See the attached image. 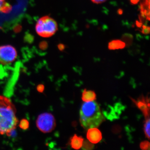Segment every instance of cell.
<instances>
[{"label": "cell", "instance_id": "7c38bea8", "mask_svg": "<svg viewBox=\"0 0 150 150\" xmlns=\"http://www.w3.org/2000/svg\"><path fill=\"white\" fill-rule=\"evenodd\" d=\"M150 118H146L144 124V132L146 137L150 139Z\"/></svg>", "mask_w": 150, "mask_h": 150}, {"label": "cell", "instance_id": "277c9868", "mask_svg": "<svg viewBox=\"0 0 150 150\" xmlns=\"http://www.w3.org/2000/svg\"><path fill=\"white\" fill-rule=\"evenodd\" d=\"M38 129L44 133L51 132L55 129L56 122L54 115L48 112L41 113L36 120Z\"/></svg>", "mask_w": 150, "mask_h": 150}, {"label": "cell", "instance_id": "ffe728a7", "mask_svg": "<svg viewBox=\"0 0 150 150\" xmlns=\"http://www.w3.org/2000/svg\"><path fill=\"white\" fill-rule=\"evenodd\" d=\"M139 0H130V2L131 4L136 5L139 3Z\"/></svg>", "mask_w": 150, "mask_h": 150}, {"label": "cell", "instance_id": "3957f363", "mask_svg": "<svg viewBox=\"0 0 150 150\" xmlns=\"http://www.w3.org/2000/svg\"><path fill=\"white\" fill-rule=\"evenodd\" d=\"M35 29L39 36L43 38L50 37L54 35L58 30V24L55 20L46 16L38 20Z\"/></svg>", "mask_w": 150, "mask_h": 150}, {"label": "cell", "instance_id": "ac0fdd59", "mask_svg": "<svg viewBox=\"0 0 150 150\" xmlns=\"http://www.w3.org/2000/svg\"><path fill=\"white\" fill-rule=\"evenodd\" d=\"M150 30V27L146 26V25H144L142 27V30L141 31V32L143 34H148L149 33Z\"/></svg>", "mask_w": 150, "mask_h": 150}, {"label": "cell", "instance_id": "8fae6325", "mask_svg": "<svg viewBox=\"0 0 150 150\" xmlns=\"http://www.w3.org/2000/svg\"><path fill=\"white\" fill-rule=\"evenodd\" d=\"M126 44L123 41L119 40H112L108 43V48L110 50L123 49Z\"/></svg>", "mask_w": 150, "mask_h": 150}, {"label": "cell", "instance_id": "30bf717a", "mask_svg": "<svg viewBox=\"0 0 150 150\" xmlns=\"http://www.w3.org/2000/svg\"><path fill=\"white\" fill-rule=\"evenodd\" d=\"M141 13L143 18L146 17L147 19L150 20V0H146L141 4Z\"/></svg>", "mask_w": 150, "mask_h": 150}, {"label": "cell", "instance_id": "4fadbf2b", "mask_svg": "<svg viewBox=\"0 0 150 150\" xmlns=\"http://www.w3.org/2000/svg\"><path fill=\"white\" fill-rule=\"evenodd\" d=\"M81 148L83 150H92L94 148V145L88 140H84Z\"/></svg>", "mask_w": 150, "mask_h": 150}, {"label": "cell", "instance_id": "44dd1931", "mask_svg": "<svg viewBox=\"0 0 150 150\" xmlns=\"http://www.w3.org/2000/svg\"><path fill=\"white\" fill-rule=\"evenodd\" d=\"M43 85H40L39 86H38L37 87V89L38 91L39 92H41L43 91Z\"/></svg>", "mask_w": 150, "mask_h": 150}, {"label": "cell", "instance_id": "6da1fadb", "mask_svg": "<svg viewBox=\"0 0 150 150\" xmlns=\"http://www.w3.org/2000/svg\"><path fill=\"white\" fill-rule=\"evenodd\" d=\"M16 109L10 100L0 96V134L10 136L18 123Z\"/></svg>", "mask_w": 150, "mask_h": 150}, {"label": "cell", "instance_id": "5b68a950", "mask_svg": "<svg viewBox=\"0 0 150 150\" xmlns=\"http://www.w3.org/2000/svg\"><path fill=\"white\" fill-rule=\"evenodd\" d=\"M17 57V52L13 46L10 45L0 46V64L6 65L11 64Z\"/></svg>", "mask_w": 150, "mask_h": 150}, {"label": "cell", "instance_id": "cb8c5ba5", "mask_svg": "<svg viewBox=\"0 0 150 150\" xmlns=\"http://www.w3.org/2000/svg\"><path fill=\"white\" fill-rule=\"evenodd\" d=\"M1 1H5V0H0Z\"/></svg>", "mask_w": 150, "mask_h": 150}, {"label": "cell", "instance_id": "603a6c76", "mask_svg": "<svg viewBox=\"0 0 150 150\" xmlns=\"http://www.w3.org/2000/svg\"><path fill=\"white\" fill-rule=\"evenodd\" d=\"M65 47L63 45H60V47H59V48H60V50H63V49H64V48Z\"/></svg>", "mask_w": 150, "mask_h": 150}, {"label": "cell", "instance_id": "52a82bcc", "mask_svg": "<svg viewBox=\"0 0 150 150\" xmlns=\"http://www.w3.org/2000/svg\"><path fill=\"white\" fill-rule=\"evenodd\" d=\"M88 130L87 138L91 143L93 144H97L102 140V134L99 129L96 128H93Z\"/></svg>", "mask_w": 150, "mask_h": 150}, {"label": "cell", "instance_id": "7402d4cb", "mask_svg": "<svg viewBox=\"0 0 150 150\" xmlns=\"http://www.w3.org/2000/svg\"><path fill=\"white\" fill-rule=\"evenodd\" d=\"M123 11L122 9H119L118 11V13L119 14V15L122 14L123 13Z\"/></svg>", "mask_w": 150, "mask_h": 150}, {"label": "cell", "instance_id": "2e32d148", "mask_svg": "<svg viewBox=\"0 0 150 150\" xmlns=\"http://www.w3.org/2000/svg\"><path fill=\"white\" fill-rule=\"evenodd\" d=\"M123 41L125 44L127 43L129 45H130V43L132 42V40H133V36L131 34H125L123 35Z\"/></svg>", "mask_w": 150, "mask_h": 150}, {"label": "cell", "instance_id": "e0dca14e", "mask_svg": "<svg viewBox=\"0 0 150 150\" xmlns=\"http://www.w3.org/2000/svg\"><path fill=\"white\" fill-rule=\"evenodd\" d=\"M140 147L142 150H149L150 147L149 142L145 141L141 142V144H140Z\"/></svg>", "mask_w": 150, "mask_h": 150}, {"label": "cell", "instance_id": "9a60e30c", "mask_svg": "<svg viewBox=\"0 0 150 150\" xmlns=\"http://www.w3.org/2000/svg\"><path fill=\"white\" fill-rule=\"evenodd\" d=\"M29 123L26 119H22L20 123V127L23 130H26L29 127Z\"/></svg>", "mask_w": 150, "mask_h": 150}, {"label": "cell", "instance_id": "9c48e42d", "mask_svg": "<svg viewBox=\"0 0 150 150\" xmlns=\"http://www.w3.org/2000/svg\"><path fill=\"white\" fill-rule=\"evenodd\" d=\"M96 99V95L94 91L87 90L85 89L82 95V100L85 102L94 101Z\"/></svg>", "mask_w": 150, "mask_h": 150}, {"label": "cell", "instance_id": "7a4b0ae2", "mask_svg": "<svg viewBox=\"0 0 150 150\" xmlns=\"http://www.w3.org/2000/svg\"><path fill=\"white\" fill-rule=\"evenodd\" d=\"M99 105L96 101L84 103L80 111V122L84 129L97 128L104 121Z\"/></svg>", "mask_w": 150, "mask_h": 150}, {"label": "cell", "instance_id": "5bb4252c", "mask_svg": "<svg viewBox=\"0 0 150 150\" xmlns=\"http://www.w3.org/2000/svg\"><path fill=\"white\" fill-rule=\"evenodd\" d=\"M10 6L3 1H0V13L5 12L10 10Z\"/></svg>", "mask_w": 150, "mask_h": 150}, {"label": "cell", "instance_id": "d6986e66", "mask_svg": "<svg viewBox=\"0 0 150 150\" xmlns=\"http://www.w3.org/2000/svg\"><path fill=\"white\" fill-rule=\"evenodd\" d=\"M91 1L93 3H95V4H99L105 2L107 0H91Z\"/></svg>", "mask_w": 150, "mask_h": 150}, {"label": "cell", "instance_id": "8992f818", "mask_svg": "<svg viewBox=\"0 0 150 150\" xmlns=\"http://www.w3.org/2000/svg\"><path fill=\"white\" fill-rule=\"evenodd\" d=\"M138 108L143 112L145 118H150V102L149 98L142 97L137 100H133Z\"/></svg>", "mask_w": 150, "mask_h": 150}, {"label": "cell", "instance_id": "ba28073f", "mask_svg": "<svg viewBox=\"0 0 150 150\" xmlns=\"http://www.w3.org/2000/svg\"><path fill=\"white\" fill-rule=\"evenodd\" d=\"M83 141L82 137H79L76 134H75L71 139V147L74 149H80L81 148Z\"/></svg>", "mask_w": 150, "mask_h": 150}]
</instances>
